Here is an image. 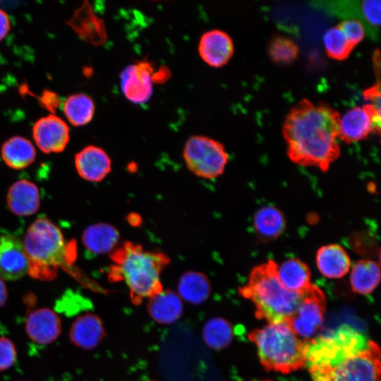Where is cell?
<instances>
[{"label": "cell", "mask_w": 381, "mask_h": 381, "mask_svg": "<svg viewBox=\"0 0 381 381\" xmlns=\"http://www.w3.org/2000/svg\"><path fill=\"white\" fill-rule=\"evenodd\" d=\"M380 131V110L372 104L355 107L341 117L339 123V138L349 144L367 138L371 133Z\"/></svg>", "instance_id": "cell-10"}, {"label": "cell", "mask_w": 381, "mask_h": 381, "mask_svg": "<svg viewBox=\"0 0 381 381\" xmlns=\"http://www.w3.org/2000/svg\"><path fill=\"white\" fill-rule=\"evenodd\" d=\"M30 260L23 243L16 237L0 236V278L13 281L28 273Z\"/></svg>", "instance_id": "cell-11"}, {"label": "cell", "mask_w": 381, "mask_h": 381, "mask_svg": "<svg viewBox=\"0 0 381 381\" xmlns=\"http://www.w3.org/2000/svg\"><path fill=\"white\" fill-rule=\"evenodd\" d=\"M380 1L366 0L361 2L362 19L373 29H378L380 25Z\"/></svg>", "instance_id": "cell-33"}, {"label": "cell", "mask_w": 381, "mask_h": 381, "mask_svg": "<svg viewBox=\"0 0 381 381\" xmlns=\"http://www.w3.org/2000/svg\"><path fill=\"white\" fill-rule=\"evenodd\" d=\"M78 175L85 181L99 182L110 173L111 160L101 147L89 145L78 152L74 159Z\"/></svg>", "instance_id": "cell-14"}, {"label": "cell", "mask_w": 381, "mask_h": 381, "mask_svg": "<svg viewBox=\"0 0 381 381\" xmlns=\"http://www.w3.org/2000/svg\"><path fill=\"white\" fill-rule=\"evenodd\" d=\"M25 330L31 340L39 344L47 345L60 335L61 320L52 310L47 308H39L28 316Z\"/></svg>", "instance_id": "cell-16"}, {"label": "cell", "mask_w": 381, "mask_h": 381, "mask_svg": "<svg viewBox=\"0 0 381 381\" xmlns=\"http://www.w3.org/2000/svg\"><path fill=\"white\" fill-rule=\"evenodd\" d=\"M183 154L188 169L195 176L207 179L221 176L229 159L221 143L202 135L190 137L185 143Z\"/></svg>", "instance_id": "cell-7"}, {"label": "cell", "mask_w": 381, "mask_h": 381, "mask_svg": "<svg viewBox=\"0 0 381 381\" xmlns=\"http://www.w3.org/2000/svg\"><path fill=\"white\" fill-rule=\"evenodd\" d=\"M267 370L289 373L306 365V342L299 339L286 322L269 323L248 334Z\"/></svg>", "instance_id": "cell-5"}, {"label": "cell", "mask_w": 381, "mask_h": 381, "mask_svg": "<svg viewBox=\"0 0 381 381\" xmlns=\"http://www.w3.org/2000/svg\"><path fill=\"white\" fill-rule=\"evenodd\" d=\"M171 77V72L166 66L160 67L152 75V81L154 83L161 84L165 83Z\"/></svg>", "instance_id": "cell-36"}, {"label": "cell", "mask_w": 381, "mask_h": 381, "mask_svg": "<svg viewBox=\"0 0 381 381\" xmlns=\"http://www.w3.org/2000/svg\"><path fill=\"white\" fill-rule=\"evenodd\" d=\"M233 336L232 326L222 318H211L203 327V339L208 346L214 350L227 347L231 344Z\"/></svg>", "instance_id": "cell-29"}, {"label": "cell", "mask_w": 381, "mask_h": 381, "mask_svg": "<svg viewBox=\"0 0 381 381\" xmlns=\"http://www.w3.org/2000/svg\"><path fill=\"white\" fill-rule=\"evenodd\" d=\"M37 147L44 153L62 152L69 141V128L61 118L50 114L40 119L32 128Z\"/></svg>", "instance_id": "cell-13"}, {"label": "cell", "mask_w": 381, "mask_h": 381, "mask_svg": "<svg viewBox=\"0 0 381 381\" xmlns=\"http://www.w3.org/2000/svg\"><path fill=\"white\" fill-rule=\"evenodd\" d=\"M380 367V348L369 340L365 349L336 368L331 381H379Z\"/></svg>", "instance_id": "cell-9"}, {"label": "cell", "mask_w": 381, "mask_h": 381, "mask_svg": "<svg viewBox=\"0 0 381 381\" xmlns=\"http://www.w3.org/2000/svg\"><path fill=\"white\" fill-rule=\"evenodd\" d=\"M120 234L114 226L97 223L87 226L82 235V242L90 253L99 255L111 253L119 241Z\"/></svg>", "instance_id": "cell-21"}, {"label": "cell", "mask_w": 381, "mask_h": 381, "mask_svg": "<svg viewBox=\"0 0 381 381\" xmlns=\"http://www.w3.org/2000/svg\"><path fill=\"white\" fill-rule=\"evenodd\" d=\"M7 204L10 210L18 216H29L39 209L40 196L37 186L26 179L16 181L9 188Z\"/></svg>", "instance_id": "cell-18"}, {"label": "cell", "mask_w": 381, "mask_h": 381, "mask_svg": "<svg viewBox=\"0 0 381 381\" xmlns=\"http://www.w3.org/2000/svg\"><path fill=\"white\" fill-rule=\"evenodd\" d=\"M57 101V97L54 95L53 92H47V95H43L42 97V103L49 107H56Z\"/></svg>", "instance_id": "cell-38"}, {"label": "cell", "mask_w": 381, "mask_h": 381, "mask_svg": "<svg viewBox=\"0 0 381 381\" xmlns=\"http://www.w3.org/2000/svg\"><path fill=\"white\" fill-rule=\"evenodd\" d=\"M179 296L194 305L205 302L211 292V284L206 275L198 271L186 272L179 279Z\"/></svg>", "instance_id": "cell-27"}, {"label": "cell", "mask_w": 381, "mask_h": 381, "mask_svg": "<svg viewBox=\"0 0 381 381\" xmlns=\"http://www.w3.org/2000/svg\"><path fill=\"white\" fill-rule=\"evenodd\" d=\"M365 99L370 100L375 108L380 110V82L365 90L363 92Z\"/></svg>", "instance_id": "cell-35"}, {"label": "cell", "mask_w": 381, "mask_h": 381, "mask_svg": "<svg viewBox=\"0 0 381 381\" xmlns=\"http://www.w3.org/2000/svg\"><path fill=\"white\" fill-rule=\"evenodd\" d=\"M8 299V290L3 282V279L0 278V308L3 307Z\"/></svg>", "instance_id": "cell-39"}, {"label": "cell", "mask_w": 381, "mask_h": 381, "mask_svg": "<svg viewBox=\"0 0 381 381\" xmlns=\"http://www.w3.org/2000/svg\"><path fill=\"white\" fill-rule=\"evenodd\" d=\"M64 112L68 121L75 126L88 123L95 112L92 99L83 93L69 96L64 105Z\"/></svg>", "instance_id": "cell-28"}, {"label": "cell", "mask_w": 381, "mask_h": 381, "mask_svg": "<svg viewBox=\"0 0 381 381\" xmlns=\"http://www.w3.org/2000/svg\"><path fill=\"white\" fill-rule=\"evenodd\" d=\"M114 262L108 277L111 282L123 281L135 305L163 289L161 274L170 262L164 253L145 250L141 245L126 241L110 255Z\"/></svg>", "instance_id": "cell-2"}, {"label": "cell", "mask_w": 381, "mask_h": 381, "mask_svg": "<svg viewBox=\"0 0 381 381\" xmlns=\"http://www.w3.org/2000/svg\"><path fill=\"white\" fill-rule=\"evenodd\" d=\"M74 17L71 24L83 40L95 45L105 42L107 32L104 23L94 13L87 1L77 11Z\"/></svg>", "instance_id": "cell-22"}, {"label": "cell", "mask_w": 381, "mask_h": 381, "mask_svg": "<svg viewBox=\"0 0 381 381\" xmlns=\"http://www.w3.org/2000/svg\"><path fill=\"white\" fill-rule=\"evenodd\" d=\"M380 280V264L373 260L362 259L356 262L351 269L350 284L353 292L370 294Z\"/></svg>", "instance_id": "cell-25"}, {"label": "cell", "mask_w": 381, "mask_h": 381, "mask_svg": "<svg viewBox=\"0 0 381 381\" xmlns=\"http://www.w3.org/2000/svg\"><path fill=\"white\" fill-rule=\"evenodd\" d=\"M277 269L272 260L260 264L252 269L247 284L239 288V294L254 303L256 318L269 323L286 322L303 294L287 289L279 279Z\"/></svg>", "instance_id": "cell-3"}, {"label": "cell", "mask_w": 381, "mask_h": 381, "mask_svg": "<svg viewBox=\"0 0 381 381\" xmlns=\"http://www.w3.org/2000/svg\"><path fill=\"white\" fill-rule=\"evenodd\" d=\"M152 63L143 60L126 67L121 75V86L124 95L135 103L149 100L152 93Z\"/></svg>", "instance_id": "cell-12"}, {"label": "cell", "mask_w": 381, "mask_h": 381, "mask_svg": "<svg viewBox=\"0 0 381 381\" xmlns=\"http://www.w3.org/2000/svg\"><path fill=\"white\" fill-rule=\"evenodd\" d=\"M340 115L327 104L303 99L286 115L283 125L289 158L303 167L327 171L340 155Z\"/></svg>", "instance_id": "cell-1"}, {"label": "cell", "mask_w": 381, "mask_h": 381, "mask_svg": "<svg viewBox=\"0 0 381 381\" xmlns=\"http://www.w3.org/2000/svg\"><path fill=\"white\" fill-rule=\"evenodd\" d=\"M365 336L343 325L306 342V365L313 381H331L333 372L350 357L367 347Z\"/></svg>", "instance_id": "cell-4"}, {"label": "cell", "mask_w": 381, "mask_h": 381, "mask_svg": "<svg viewBox=\"0 0 381 381\" xmlns=\"http://www.w3.org/2000/svg\"><path fill=\"white\" fill-rule=\"evenodd\" d=\"M277 274L282 284L295 293H303L311 284L308 266L296 258H289L278 265Z\"/></svg>", "instance_id": "cell-24"}, {"label": "cell", "mask_w": 381, "mask_h": 381, "mask_svg": "<svg viewBox=\"0 0 381 381\" xmlns=\"http://www.w3.org/2000/svg\"><path fill=\"white\" fill-rule=\"evenodd\" d=\"M326 298L323 291L315 284L302 294L295 313L286 323L294 333L303 341H308L321 328L325 313Z\"/></svg>", "instance_id": "cell-8"}, {"label": "cell", "mask_w": 381, "mask_h": 381, "mask_svg": "<svg viewBox=\"0 0 381 381\" xmlns=\"http://www.w3.org/2000/svg\"><path fill=\"white\" fill-rule=\"evenodd\" d=\"M253 227L257 235L264 241L279 237L284 231L286 220L283 213L274 206L260 208L253 217Z\"/></svg>", "instance_id": "cell-26"}, {"label": "cell", "mask_w": 381, "mask_h": 381, "mask_svg": "<svg viewBox=\"0 0 381 381\" xmlns=\"http://www.w3.org/2000/svg\"><path fill=\"white\" fill-rule=\"evenodd\" d=\"M102 320L95 314L86 313L73 322L69 339L75 346L85 350L95 348L105 337Z\"/></svg>", "instance_id": "cell-17"}, {"label": "cell", "mask_w": 381, "mask_h": 381, "mask_svg": "<svg viewBox=\"0 0 381 381\" xmlns=\"http://www.w3.org/2000/svg\"><path fill=\"white\" fill-rule=\"evenodd\" d=\"M338 27L349 42L353 45L358 44L365 36V27L357 19H346L339 23Z\"/></svg>", "instance_id": "cell-32"}, {"label": "cell", "mask_w": 381, "mask_h": 381, "mask_svg": "<svg viewBox=\"0 0 381 381\" xmlns=\"http://www.w3.org/2000/svg\"><path fill=\"white\" fill-rule=\"evenodd\" d=\"M181 298L174 291L164 289L148 298L147 310L157 322L169 325L176 322L183 313Z\"/></svg>", "instance_id": "cell-20"}, {"label": "cell", "mask_w": 381, "mask_h": 381, "mask_svg": "<svg viewBox=\"0 0 381 381\" xmlns=\"http://www.w3.org/2000/svg\"><path fill=\"white\" fill-rule=\"evenodd\" d=\"M323 41L328 56L338 61L346 59L354 47L338 25L327 30Z\"/></svg>", "instance_id": "cell-30"}, {"label": "cell", "mask_w": 381, "mask_h": 381, "mask_svg": "<svg viewBox=\"0 0 381 381\" xmlns=\"http://www.w3.org/2000/svg\"><path fill=\"white\" fill-rule=\"evenodd\" d=\"M17 358L13 343L8 338L0 337V371L11 367Z\"/></svg>", "instance_id": "cell-34"}, {"label": "cell", "mask_w": 381, "mask_h": 381, "mask_svg": "<svg viewBox=\"0 0 381 381\" xmlns=\"http://www.w3.org/2000/svg\"><path fill=\"white\" fill-rule=\"evenodd\" d=\"M261 381H269V380H261Z\"/></svg>", "instance_id": "cell-40"}, {"label": "cell", "mask_w": 381, "mask_h": 381, "mask_svg": "<svg viewBox=\"0 0 381 381\" xmlns=\"http://www.w3.org/2000/svg\"><path fill=\"white\" fill-rule=\"evenodd\" d=\"M10 30V20L7 13L0 9V41L8 34Z\"/></svg>", "instance_id": "cell-37"}, {"label": "cell", "mask_w": 381, "mask_h": 381, "mask_svg": "<svg viewBox=\"0 0 381 381\" xmlns=\"http://www.w3.org/2000/svg\"><path fill=\"white\" fill-rule=\"evenodd\" d=\"M1 155L8 167L18 170L28 167L35 161L36 151L27 138L13 136L3 144Z\"/></svg>", "instance_id": "cell-23"}, {"label": "cell", "mask_w": 381, "mask_h": 381, "mask_svg": "<svg viewBox=\"0 0 381 381\" xmlns=\"http://www.w3.org/2000/svg\"><path fill=\"white\" fill-rule=\"evenodd\" d=\"M198 52L209 66L219 68L226 64L234 54V44L225 32L214 29L205 32L200 40Z\"/></svg>", "instance_id": "cell-15"}, {"label": "cell", "mask_w": 381, "mask_h": 381, "mask_svg": "<svg viewBox=\"0 0 381 381\" xmlns=\"http://www.w3.org/2000/svg\"><path fill=\"white\" fill-rule=\"evenodd\" d=\"M24 246L30 262L67 268L73 255L60 229L45 217L37 218L28 229Z\"/></svg>", "instance_id": "cell-6"}, {"label": "cell", "mask_w": 381, "mask_h": 381, "mask_svg": "<svg viewBox=\"0 0 381 381\" xmlns=\"http://www.w3.org/2000/svg\"><path fill=\"white\" fill-rule=\"evenodd\" d=\"M298 52L297 44L292 40L282 36L275 37L268 47L271 59L282 64H291L296 59Z\"/></svg>", "instance_id": "cell-31"}, {"label": "cell", "mask_w": 381, "mask_h": 381, "mask_svg": "<svg viewBox=\"0 0 381 381\" xmlns=\"http://www.w3.org/2000/svg\"><path fill=\"white\" fill-rule=\"evenodd\" d=\"M319 272L325 277L338 279L345 276L351 268V259L345 249L336 243L320 247L315 256Z\"/></svg>", "instance_id": "cell-19"}]
</instances>
